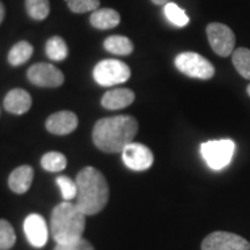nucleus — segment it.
<instances>
[{
  "label": "nucleus",
  "instance_id": "obj_2",
  "mask_svg": "<svg viewBox=\"0 0 250 250\" xmlns=\"http://www.w3.org/2000/svg\"><path fill=\"white\" fill-rule=\"evenodd\" d=\"M78 195L76 205L86 215L101 212L109 199V187L101 171L94 167H85L77 175Z\"/></svg>",
  "mask_w": 250,
  "mask_h": 250
},
{
  "label": "nucleus",
  "instance_id": "obj_25",
  "mask_svg": "<svg viewBox=\"0 0 250 250\" xmlns=\"http://www.w3.org/2000/svg\"><path fill=\"white\" fill-rule=\"evenodd\" d=\"M56 183L61 189L62 196L65 202H71L72 199L77 198L78 187L76 181L70 179L66 175H62L56 179Z\"/></svg>",
  "mask_w": 250,
  "mask_h": 250
},
{
  "label": "nucleus",
  "instance_id": "obj_12",
  "mask_svg": "<svg viewBox=\"0 0 250 250\" xmlns=\"http://www.w3.org/2000/svg\"><path fill=\"white\" fill-rule=\"evenodd\" d=\"M45 127L50 133L65 136L78 127V117L72 111H58L52 114L45 122Z\"/></svg>",
  "mask_w": 250,
  "mask_h": 250
},
{
  "label": "nucleus",
  "instance_id": "obj_20",
  "mask_svg": "<svg viewBox=\"0 0 250 250\" xmlns=\"http://www.w3.org/2000/svg\"><path fill=\"white\" fill-rule=\"evenodd\" d=\"M67 160L64 154L59 152H49L45 153L41 159V166L43 169L50 173H58L66 168Z\"/></svg>",
  "mask_w": 250,
  "mask_h": 250
},
{
  "label": "nucleus",
  "instance_id": "obj_5",
  "mask_svg": "<svg viewBox=\"0 0 250 250\" xmlns=\"http://www.w3.org/2000/svg\"><path fill=\"white\" fill-rule=\"evenodd\" d=\"M93 77L100 86L110 87L129 80L131 70L123 62L117 59H105L96 64Z\"/></svg>",
  "mask_w": 250,
  "mask_h": 250
},
{
  "label": "nucleus",
  "instance_id": "obj_11",
  "mask_svg": "<svg viewBox=\"0 0 250 250\" xmlns=\"http://www.w3.org/2000/svg\"><path fill=\"white\" fill-rule=\"evenodd\" d=\"M23 230L28 242L35 248H42L48 242V226L42 215L37 213L27 215L23 221Z\"/></svg>",
  "mask_w": 250,
  "mask_h": 250
},
{
  "label": "nucleus",
  "instance_id": "obj_15",
  "mask_svg": "<svg viewBox=\"0 0 250 250\" xmlns=\"http://www.w3.org/2000/svg\"><path fill=\"white\" fill-rule=\"evenodd\" d=\"M34 179V170L30 166L24 165L18 167L12 171L8 177V187L12 191L19 195L27 192L29 190Z\"/></svg>",
  "mask_w": 250,
  "mask_h": 250
},
{
  "label": "nucleus",
  "instance_id": "obj_9",
  "mask_svg": "<svg viewBox=\"0 0 250 250\" xmlns=\"http://www.w3.org/2000/svg\"><path fill=\"white\" fill-rule=\"evenodd\" d=\"M122 159L124 165L134 171L147 170L154 162V155L147 146L133 142L122 151Z\"/></svg>",
  "mask_w": 250,
  "mask_h": 250
},
{
  "label": "nucleus",
  "instance_id": "obj_6",
  "mask_svg": "<svg viewBox=\"0 0 250 250\" xmlns=\"http://www.w3.org/2000/svg\"><path fill=\"white\" fill-rule=\"evenodd\" d=\"M175 66L190 78L208 80L214 76V67L205 57L196 52H182L175 58Z\"/></svg>",
  "mask_w": 250,
  "mask_h": 250
},
{
  "label": "nucleus",
  "instance_id": "obj_24",
  "mask_svg": "<svg viewBox=\"0 0 250 250\" xmlns=\"http://www.w3.org/2000/svg\"><path fill=\"white\" fill-rule=\"evenodd\" d=\"M17 235L12 225L5 219H0V250H8L15 245Z\"/></svg>",
  "mask_w": 250,
  "mask_h": 250
},
{
  "label": "nucleus",
  "instance_id": "obj_16",
  "mask_svg": "<svg viewBox=\"0 0 250 250\" xmlns=\"http://www.w3.org/2000/svg\"><path fill=\"white\" fill-rule=\"evenodd\" d=\"M121 22V15L112 8H101L94 11L90 15V23L96 29H111Z\"/></svg>",
  "mask_w": 250,
  "mask_h": 250
},
{
  "label": "nucleus",
  "instance_id": "obj_29",
  "mask_svg": "<svg viewBox=\"0 0 250 250\" xmlns=\"http://www.w3.org/2000/svg\"><path fill=\"white\" fill-rule=\"evenodd\" d=\"M167 1L168 0H152L153 4H155V5H166L167 4Z\"/></svg>",
  "mask_w": 250,
  "mask_h": 250
},
{
  "label": "nucleus",
  "instance_id": "obj_27",
  "mask_svg": "<svg viewBox=\"0 0 250 250\" xmlns=\"http://www.w3.org/2000/svg\"><path fill=\"white\" fill-rule=\"evenodd\" d=\"M54 250H95L94 247L85 239H80L78 241L66 245H57Z\"/></svg>",
  "mask_w": 250,
  "mask_h": 250
},
{
  "label": "nucleus",
  "instance_id": "obj_22",
  "mask_svg": "<svg viewBox=\"0 0 250 250\" xmlns=\"http://www.w3.org/2000/svg\"><path fill=\"white\" fill-rule=\"evenodd\" d=\"M27 13L34 20L42 21L50 13L49 0H26Z\"/></svg>",
  "mask_w": 250,
  "mask_h": 250
},
{
  "label": "nucleus",
  "instance_id": "obj_17",
  "mask_svg": "<svg viewBox=\"0 0 250 250\" xmlns=\"http://www.w3.org/2000/svg\"><path fill=\"white\" fill-rule=\"evenodd\" d=\"M34 48L29 42L21 41L13 45V48L9 50L8 52V62L12 66H20L30 59L33 56Z\"/></svg>",
  "mask_w": 250,
  "mask_h": 250
},
{
  "label": "nucleus",
  "instance_id": "obj_7",
  "mask_svg": "<svg viewBox=\"0 0 250 250\" xmlns=\"http://www.w3.org/2000/svg\"><path fill=\"white\" fill-rule=\"evenodd\" d=\"M206 35L213 51L220 57H228L234 52L235 35L226 24L210 23L206 28Z\"/></svg>",
  "mask_w": 250,
  "mask_h": 250
},
{
  "label": "nucleus",
  "instance_id": "obj_23",
  "mask_svg": "<svg viewBox=\"0 0 250 250\" xmlns=\"http://www.w3.org/2000/svg\"><path fill=\"white\" fill-rule=\"evenodd\" d=\"M165 15L171 23L177 27H184L189 23V18L182 8L174 2H167L165 5Z\"/></svg>",
  "mask_w": 250,
  "mask_h": 250
},
{
  "label": "nucleus",
  "instance_id": "obj_14",
  "mask_svg": "<svg viewBox=\"0 0 250 250\" xmlns=\"http://www.w3.org/2000/svg\"><path fill=\"white\" fill-rule=\"evenodd\" d=\"M134 101V93L129 88H117L109 90L102 96L101 104L108 110H118L129 107Z\"/></svg>",
  "mask_w": 250,
  "mask_h": 250
},
{
  "label": "nucleus",
  "instance_id": "obj_18",
  "mask_svg": "<svg viewBox=\"0 0 250 250\" xmlns=\"http://www.w3.org/2000/svg\"><path fill=\"white\" fill-rule=\"evenodd\" d=\"M104 48L110 54L127 56L132 54L133 43L125 36L112 35L104 41Z\"/></svg>",
  "mask_w": 250,
  "mask_h": 250
},
{
  "label": "nucleus",
  "instance_id": "obj_1",
  "mask_svg": "<svg viewBox=\"0 0 250 250\" xmlns=\"http://www.w3.org/2000/svg\"><path fill=\"white\" fill-rule=\"evenodd\" d=\"M138 132V122L129 115L101 118L93 129V142L105 153H122L124 147L133 142Z\"/></svg>",
  "mask_w": 250,
  "mask_h": 250
},
{
  "label": "nucleus",
  "instance_id": "obj_8",
  "mask_svg": "<svg viewBox=\"0 0 250 250\" xmlns=\"http://www.w3.org/2000/svg\"><path fill=\"white\" fill-rule=\"evenodd\" d=\"M202 250H250V243L237 234L218 230L203 240Z\"/></svg>",
  "mask_w": 250,
  "mask_h": 250
},
{
  "label": "nucleus",
  "instance_id": "obj_21",
  "mask_svg": "<svg viewBox=\"0 0 250 250\" xmlns=\"http://www.w3.org/2000/svg\"><path fill=\"white\" fill-rule=\"evenodd\" d=\"M233 65L240 76L250 80V50L247 48H239L233 52Z\"/></svg>",
  "mask_w": 250,
  "mask_h": 250
},
{
  "label": "nucleus",
  "instance_id": "obj_26",
  "mask_svg": "<svg viewBox=\"0 0 250 250\" xmlns=\"http://www.w3.org/2000/svg\"><path fill=\"white\" fill-rule=\"evenodd\" d=\"M68 8L74 13H86L96 11L100 6V0H66Z\"/></svg>",
  "mask_w": 250,
  "mask_h": 250
},
{
  "label": "nucleus",
  "instance_id": "obj_19",
  "mask_svg": "<svg viewBox=\"0 0 250 250\" xmlns=\"http://www.w3.org/2000/svg\"><path fill=\"white\" fill-rule=\"evenodd\" d=\"M46 56L55 62H62L67 57L68 48L65 41L59 36H54L48 40L45 44Z\"/></svg>",
  "mask_w": 250,
  "mask_h": 250
},
{
  "label": "nucleus",
  "instance_id": "obj_3",
  "mask_svg": "<svg viewBox=\"0 0 250 250\" xmlns=\"http://www.w3.org/2000/svg\"><path fill=\"white\" fill-rule=\"evenodd\" d=\"M85 226L86 214L71 202L58 204L52 211L50 227L57 245H66L83 239Z\"/></svg>",
  "mask_w": 250,
  "mask_h": 250
},
{
  "label": "nucleus",
  "instance_id": "obj_4",
  "mask_svg": "<svg viewBox=\"0 0 250 250\" xmlns=\"http://www.w3.org/2000/svg\"><path fill=\"white\" fill-rule=\"evenodd\" d=\"M235 144L230 139L210 140L201 145V153L208 167L221 170L232 162Z\"/></svg>",
  "mask_w": 250,
  "mask_h": 250
},
{
  "label": "nucleus",
  "instance_id": "obj_28",
  "mask_svg": "<svg viewBox=\"0 0 250 250\" xmlns=\"http://www.w3.org/2000/svg\"><path fill=\"white\" fill-rule=\"evenodd\" d=\"M4 18H5V7H4V5L0 2V24H1Z\"/></svg>",
  "mask_w": 250,
  "mask_h": 250
},
{
  "label": "nucleus",
  "instance_id": "obj_13",
  "mask_svg": "<svg viewBox=\"0 0 250 250\" xmlns=\"http://www.w3.org/2000/svg\"><path fill=\"white\" fill-rule=\"evenodd\" d=\"M4 107L11 114H26L31 107L30 94L21 88L9 90L4 99Z\"/></svg>",
  "mask_w": 250,
  "mask_h": 250
},
{
  "label": "nucleus",
  "instance_id": "obj_10",
  "mask_svg": "<svg viewBox=\"0 0 250 250\" xmlns=\"http://www.w3.org/2000/svg\"><path fill=\"white\" fill-rule=\"evenodd\" d=\"M27 78L33 85L39 87H59L64 83V74L55 65L37 62L29 67Z\"/></svg>",
  "mask_w": 250,
  "mask_h": 250
},
{
  "label": "nucleus",
  "instance_id": "obj_30",
  "mask_svg": "<svg viewBox=\"0 0 250 250\" xmlns=\"http://www.w3.org/2000/svg\"><path fill=\"white\" fill-rule=\"evenodd\" d=\"M247 92H248V95L250 96V85H249L248 87H247Z\"/></svg>",
  "mask_w": 250,
  "mask_h": 250
}]
</instances>
